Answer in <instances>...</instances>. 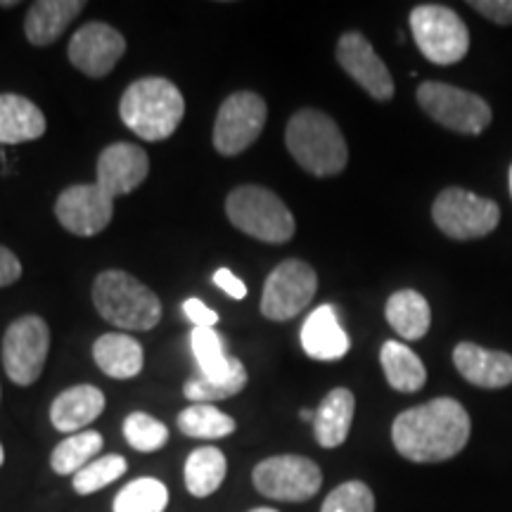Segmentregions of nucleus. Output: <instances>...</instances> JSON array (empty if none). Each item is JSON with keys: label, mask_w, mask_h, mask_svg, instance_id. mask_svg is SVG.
Masks as SVG:
<instances>
[{"label": "nucleus", "mask_w": 512, "mask_h": 512, "mask_svg": "<svg viewBox=\"0 0 512 512\" xmlns=\"http://www.w3.org/2000/svg\"><path fill=\"white\" fill-rule=\"evenodd\" d=\"M126 470H128L126 458L117 456V453L93 460V463H88L81 472H76L74 475L76 494H81V496L95 494V491L105 489L107 484L117 482V479L124 475Z\"/></svg>", "instance_id": "2f4dec72"}, {"label": "nucleus", "mask_w": 512, "mask_h": 512, "mask_svg": "<svg viewBox=\"0 0 512 512\" xmlns=\"http://www.w3.org/2000/svg\"><path fill=\"white\" fill-rule=\"evenodd\" d=\"M418 105L437 124L463 136H479L494 119L491 105L484 98L441 81L422 83L418 88Z\"/></svg>", "instance_id": "0eeeda50"}, {"label": "nucleus", "mask_w": 512, "mask_h": 512, "mask_svg": "<svg viewBox=\"0 0 512 512\" xmlns=\"http://www.w3.org/2000/svg\"><path fill=\"white\" fill-rule=\"evenodd\" d=\"M22 278V264L8 247L0 245V287L15 285Z\"/></svg>", "instance_id": "e433bc0d"}, {"label": "nucleus", "mask_w": 512, "mask_h": 512, "mask_svg": "<svg viewBox=\"0 0 512 512\" xmlns=\"http://www.w3.org/2000/svg\"><path fill=\"white\" fill-rule=\"evenodd\" d=\"M302 420H309V422H313V420H316V413H313V411H306V408H304V411H302Z\"/></svg>", "instance_id": "58836bf2"}, {"label": "nucleus", "mask_w": 512, "mask_h": 512, "mask_svg": "<svg viewBox=\"0 0 512 512\" xmlns=\"http://www.w3.org/2000/svg\"><path fill=\"white\" fill-rule=\"evenodd\" d=\"M249 512H278V510H273V508H256V510H249Z\"/></svg>", "instance_id": "a19ab883"}, {"label": "nucleus", "mask_w": 512, "mask_h": 512, "mask_svg": "<svg viewBox=\"0 0 512 512\" xmlns=\"http://www.w3.org/2000/svg\"><path fill=\"white\" fill-rule=\"evenodd\" d=\"M387 323L399 332L403 339L415 342L427 335L432 325V311L427 299L415 290L394 292L387 302Z\"/></svg>", "instance_id": "393cba45"}, {"label": "nucleus", "mask_w": 512, "mask_h": 512, "mask_svg": "<svg viewBox=\"0 0 512 512\" xmlns=\"http://www.w3.org/2000/svg\"><path fill=\"white\" fill-rule=\"evenodd\" d=\"M169 489L155 477H140L126 484L114 498V512H164Z\"/></svg>", "instance_id": "c756f323"}, {"label": "nucleus", "mask_w": 512, "mask_h": 512, "mask_svg": "<svg viewBox=\"0 0 512 512\" xmlns=\"http://www.w3.org/2000/svg\"><path fill=\"white\" fill-rule=\"evenodd\" d=\"M105 411V394L93 384L64 389L50 406V422L55 430L72 434L81 427H88Z\"/></svg>", "instance_id": "aec40b11"}, {"label": "nucleus", "mask_w": 512, "mask_h": 512, "mask_svg": "<svg viewBox=\"0 0 512 512\" xmlns=\"http://www.w3.org/2000/svg\"><path fill=\"white\" fill-rule=\"evenodd\" d=\"M190 344L192 351H195L197 366H200V375L204 380H228V377L235 373V368H238L240 358L226 354L223 339L216 335L214 328H195L190 335Z\"/></svg>", "instance_id": "bb28decb"}, {"label": "nucleus", "mask_w": 512, "mask_h": 512, "mask_svg": "<svg viewBox=\"0 0 512 512\" xmlns=\"http://www.w3.org/2000/svg\"><path fill=\"white\" fill-rule=\"evenodd\" d=\"M124 437L140 453L159 451L169 441V427L147 413H131L124 420Z\"/></svg>", "instance_id": "473e14b6"}, {"label": "nucleus", "mask_w": 512, "mask_h": 512, "mask_svg": "<svg viewBox=\"0 0 512 512\" xmlns=\"http://www.w3.org/2000/svg\"><path fill=\"white\" fill-rule=\"evenodd\" d=\"M318 275L306 261L287 259L273 268L264 285L261 313L268 320H292L313 302Z\"/></svg>", "instance_id": "f8f14e48"}, {"label": "nucleus", "mask_w": 512, "mask_h": 512, "mask_svg": "<svg viewBox=\"0 0 512 512\" xmlns=\"http://www.w3.org/2000/svg\"><path fill=\"white\" fill-rule=\"evenodd\" d=\"M411 31L420 53L432 64L448 67L463 60L470 50V31L456 10L446 5L425 3L411 10Z\"/></svg>", "instance_id": "423d86ee"}, {"label": "nucleus", "mask_w": 512, "mask_h": 512, "mask_svg": "<svg viewBox=\"0 0 512 512\" xmlns=\"http://www.w3.org/2000/svg\"><path fill=\"white\" fill-rule=\"evenodd\" d=\"M121 121L147 143L171 138L183 121L185 100L176 83L162 76L133 81L121 95Z\"/></svg>", "instance_id": "f03ea898"}, {"label": "nucleus", "mask_w": 512, "mask_h": 512, "mask_svg": "<svg viewBox=\"0 0 512 512\" xmlns=\"http://www.w3.org/2000/svg\"><path fill=\"white\" fill-rule=\"evenodd\" d=\"M0 396H3V394H0Z\"/></svg>", "instance_id": "37998d69"}, {"label": "nucleus", "mask_w": 512, "mask_h": 512, "mask_svg": "<svg viewBox=\"0 0 512 512\" xmlns=\"http://www.w3.org/2000/svg\"><path fill=\"white\" fill-rule=\"evenodd\" d=\"M183 313L195 323V328H214L219 323V313L211 311L200 299H188L183 304Z\"/></svg>", "instance_id": "c9c22d12"}, {"label": "nucleus", "mask_w": 512, "mask_h": 512, "mask_svg": "<svg viewBox=\"0 0 512 512\" xmlns=\"http://www.w3.org/2000/svg\"><path fill=\"white\" fill-rule=\"evenodd\" d=\"M86 8L83 0H38L24 19V36L31 46L46 48L64 34V29Z\"/></svg>", "instance_id": "6ab92c4d"}, {"label": "nucleus", "mask_w": 512, "mask_h": 512, "mask_svg": "<svg viewBox=\"0 0 512 512\" xmlns=\"http://www.w3.org/2000/svg\"><path fill=\"white\" fill-rule=\"evenodd\" d=\"M126 53V38L105 22H88L69 41V62L81 74L102 79L117 67Z\"/></svg>", "instance_id": "4468645a"}, {"label": "nucleus", "mask_w": 512, "mask_h": 512, "mask_svg": "<svg viewBox=\"0 0 512 512\" xmlns=\"http://www.w3.org/2000/svg\"><path fill=\"white\" fill-rule=\"evenodd\" d=\"M380 361H382V370H384V377H387L389 387L396 389V392L413 394L425 387L427 382L425 363H422L420 356L408 349L406 344L394 342V339L384 342L380 351Z\"/></svg>", "instance_id": "b1692460"}, {"label": "nucleus", "mask_w": 512, "mask_h": 512, "mask_svg": "<svg viewBox=\"0 0 512 512\" xmlns=\"http://www.w3.org/2000/svg\"><path fill=\"white\" fill-rule=\"evenodd\" d=\"M147 174H150V157L143 147L133 143H112L100 152L95 183L114 200V197L128 195L138 185H143Z\"/></svg>", "instance_id": "dca6fc26"}, {"label": "nucleus", "mask_w": 512, "mask_h": 512, "mask_svg": "<svg viewBox=\"0 0 512 512\" xmlns=\"http://www.w3.org/2000/svg\"><path fill=\"white\" fill-rule=\"evenodd\" d=\"M226 456L214 446L195 448L185 460V486L192 496L207 498L219 491V486L226 479Z\"/></svg>", "instance_id": "a878e982"}, {"label": "nucleus", "mask_w": 512, "mask_h": 512, "mask_svg": "<svg viewBox=\"0 0 512 512\" xmlns=\"http://www.w3.org/2000/svg\"><path fill=\"white\" fill-rule=\"evenodd\" d=\"M453 363L467 382L482 389H503L512 382V356L491 351L472 342H460L453 349Z\"/></svg>", "instance_id": "f3484780"}, {"label": "nucleus", "mask_w": 512, "mask_h": 512, "mask_svg": "<svg viewBox=\"0 0 512 512\" xmlns=\"http://www.w3.org/2000/svg\"><path fill=\"white\" fill-rule=\"evenodd\" d=\"M178 427L192 439H223L235 432V420L211 403H192L178 415Z\"/></svg>", "instance_id": "c85d7f7f"}, {"label": "nucleus", "mask_w": 512, "mask_h": 512, "mask_svg": "<svg viewBox=\"0 0 512 512\" xmlns=\"http://www.w3.org/2000/svg\"><path fill=\"white\" fill-rule=\"evenodd\" d=\"M50 351V328L41 316L17 318L3 337V368L19 387H29L41 377Z\"/></svg>", "instance_id": "1a4fd4ad"}, {"label": "nucleus", "mask_w": 512, "mask_h": 512, "mask_svg": "<svg viewBox=\"0 0 512 512\" xmlns=\"http://www.w3.org/2000/svg\"><path fill=\"white\" fill-rule=\"evenodd\" d=\"M5 463V451H3V444H0V467Z\"/></svg>", "instance_id": "ea45409f"}, {"label": "nucleus", "mask_w": 512, "mask_h": 512, "mask_svg": "<svg viewBox=\"0 0 512 512\" xmlns=\"http://www.w3.org/2000/svg\"><path fill=\"white\" fill-rule=\"evenodd\" d=\"M226 214L235 228L268 245H285L297 228L287 204L261 185H240L230 192Z\"/></svg>", "instance_id": "39448f33"}, {"label": "nucleus", "mask_w": 512, "mask_h": 512, "mask_svg": "<svg viewBox=\"0 0 512 512\" xmlns=\"http://www.w3.org/2000/svg\"><path fill=\"white\" fill-rule=\"evenodd\" d=\"M254 486L259 494L273 501L304 503L313 498L323 486V472L304 456H273L261 460L252 472Z\"/></svg>", "instance_id": "9d476101"}, {"label": "nucleus", "mask_w": 512, "mask_h": 512, "mask_svg": "<svg viewBox=\"0 0 512 512\" xmlns=\"http://www.w3.org/2000/svg\"><path fill=\"white\" fill-rule=\"evenodd\" d=\"M320 512H375V496L368 484L354 479L330 491Z\"/></svg>", "instance_id": "72a5a7b5"}, {"label": "nucleus", "mask_w": 512, "mask_h": 512, "mask_svg": "<svg viewBox=\"0 0 512 512\" xmlns=\"http://www.w3.org/2000/svg\"><path fill=\"white\" fill-rule=\"evenodd\" d=\"M55 216L64 230L79 238H93L110 226L114 200L98 183L69 185L55 202Z\"/></svg>", "instance_id": "ddd939ff"}, {"label": "nucleus", "mask_w": 512, "mask_h": 512, "mask_svg": "<svg viewBox=\"0 0 512 512\" xmlns=\"http://www.w3.org/2000/svg\"><path fill=\"white\" fill-rule=\"evenodd\" d=\"M245 387H247V370L240 361L238 368H235V373L230 375L228 380L211 382V380H204L202 375L190 377V380L185 382L183 394L185 399L192 403H214V401H223V399H230V396L240 394Z\"/></svg>", "instance_id": "7c9ffc66"}, {"label": "nucleus", "mask_w": 512, "mask_h": 512, "mask_svg": "<svg viewBox=\"0 0 512 512\" xmlns=\"http://www.w3.org/2000/svg\"><path fill=\"white\" fill-rule=\"evenodd\" d=\"M508 181H510V195H512V166H510V174H508Z\"/></svg>", "instance_id": "79ce46f5"}, {"label": "nucleus", "mask_w": 512, "mask_h": 512, "mask_svg": "<svg viewBox=\"0 0 512 512\" xmlns=\"http://www.w3.org/2000/svg\"><path fill=\"white\" fill-rule=\"evenodd\" d=\"M356 413V399L349 389L337 387L320 401L316 420H313V434L323 448L342 446L349 437L351 422Z\"/></svg>", "instance_id": "4be33fe9"}, {"label": "nucleus", "mask_w": 512, "mask_h": 512, "mask_svg": "<svg viewBox=\"0 0 512 512\" xmlns=\"http://www.w3.org/2000/svg\"><path fill=\"white\" fill-rule=\"evenodd\" d=\"M93 304L121 330H152L162 318L157 294L126 271H102L93 283Z\"/></svg>", "instance_id": "20e7f679"}, {"label": "nucleus", "mask_w": 512, "mask_h": 512, "mask_svg": "<svg viewBox=\"0 0 512 512\" xmlns=\"http://www.w3.org/2000/svg\"><path fill=\"white\" fill-rule=\"evenodd\" d=\"M302 347L316 361H337L349 351V337L342 330L337 309L332 304L318 306L302 328Z\"/></svg>", "instance_id": "a211bd4d"}, {"label": "nucleus", "mask_w": 512, "mask_h": 512, "mask_svg": "<svg viewBox=\"0 0 512 512\" xmlns=\"http://www.w3.org/2000/svg\"><path fill=\"white\" fill-rule=\"evenodd\" d=\"M432 219L448 238L477 240L496 230L501 209L494 200H486L470 190L446 188L432 204Z\"/></svg>", "instance_id": "6e6552de"}, {"label": "nucleus", "mask_w": 512, "mask_h": 512, "mask_svg": "<svg viewBox=\"0 0 512 512\" xmlns=\"http://www.w3.org/2000/svg\"><path fill=\"white\" fill-rule=\"evenodd\" d=\"M337 62L358 86L377 102L394 98V79L370 41L358 31H349L337 43Z\"/></svg>", "instance_id": "2eb2a0df"}, {"label": "nucleus", "mask_w": 512, "mask_h": 512, "mask_svg": "<svg viewBox=\"0 0 512 512\" xmlns=\"http://www.w3.org/2000/svg\"><path fill=\"white\" fill-rule=\"evenodd\" d=\"M472 10L479 15L491 19L498 27H510L512 24V0H475L470 3Z\"/></svg>", "instance_id": "f704fd0d"}, {"label": "nucleus", "mask_w": 512, "mask_h": 512, "mask_svg": "<svg viewBox=\"0 0 512 512\" xmlns=\"http://www.w3.org/2000/svg\"><path fill=\"white\" fill-rule=\"evenodd\" d=\"M268 107L259 93L240 91L223 100L214 124V147L223 157L245 152L266 126Z\"/></svg>", "instance_id": "9b49d317"}, {"label": "nucleus", "mask_w": 512, "mask_h": 512, "mask_svg": "<svg viewBox=\"0 0 512 512\" xmlns=\"http://www.w3.org/2000/svg\"><path fill=\"white\" fill-rule=\"evenodd\" d=\"M285 145L306 174L330 178L342 174L349 162V147L342 131L325 112L299 110L287 121Z\"/></svg>", "instance_id": "7ed1b4c3"}, {"label": "nucleus", "mask_w": 512, "mask_h": 512, "mask_svg": "<svg viewBox=\"0 0 512 512\" xmlns=\"http://www.w3.org/2000/svg\"><path fill=\"white\" fill-rule=\"evenodd\" d=\"M46 133V117L34 102L15 93H0V145H19Z\"/></svg>", "instance_id": "412c9836"}, {"label": "nucleus", "mask_w": 512, "mask_h": 512, "mask_svg": "<svg viewBox=\"0 0 512 512\" xmlns=\"http://www.w3.org/2000/svg\"><path fill=\"white\" fill-rule=\"evenodd\" d=\"M93 358L98 368L114 380H128L143 370V347L131 335H102L93 344Z\"/></svg>", "instance_id": "5701e85b"}, {"label": "nucleus", "mask_w": 512, "mask_h": 512, "mask_svg": "<svg viewBox=\"0 0 512 512\" xmlns=\"http://www.w3.org/2000/svg\"><path fill=\"white\" fill-rule=\"evenodd\" d=\"M102 446H105V441H102L100 432L86 430L69 434L67 439L55 446L53 456H50V465H53L57 475H76L88 463H93V458L98 456Z\"/></svg>", "instance_id": "cd10ccee"}, {"label": "nucleus", "mask_w": 512, "mask_h": 512, "mask_svg": "<svg viewBox=\"0 0 512 512\" xmlns=\"http://www.w3.org/2000/svg\"><path fill=\"white\" fill-rule=\"evenodd\" d=\"M470 432L472 422L463 403L439 396L396 415L392 441L396 451L411 463H444L463 451Z\"/></svg>", "instance_id": "f257e3e1"}, {"label": "nucleus", "mask_w": 512, "mask_h": 512, "mask_svg": "<svg viewBox=\"0 0 512 512\" xmlns=\"http://www.w3.org/2000/svg\"><path fill=\"white\" fill-rule=\"evenodd\" d=\"M214 283L221 287L223 292L228 294V297L233 299H245L247 297V287L238 275H233V271H228V268H219V271L214 273Z\"/></svg>", "instance_id": "4c0bfd02"}]
</instances>
